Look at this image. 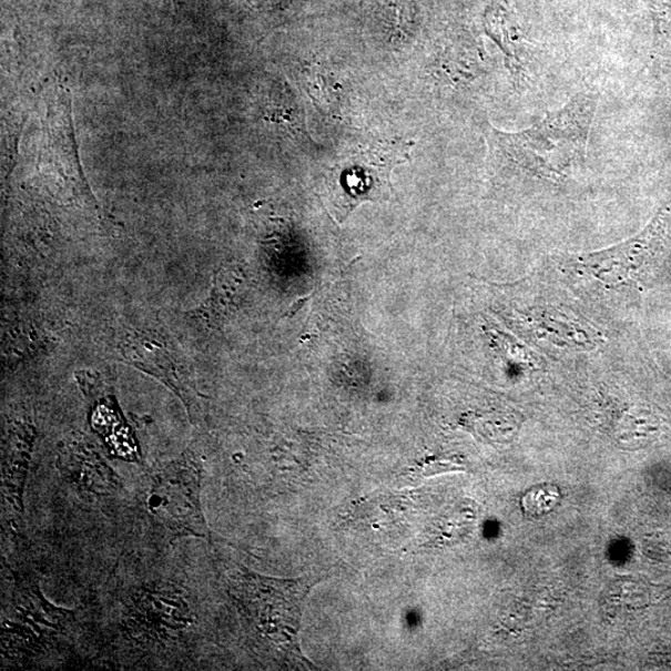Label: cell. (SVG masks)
Instances as JSON below:
<instances>
[{"instance_id":"6da1fadb","label":"cell","mask_w":671,"mask_h":671,"mask_svg":"<svg viewBox=\"0 0 671 671\" xmlns=\"http://www.w3.org/2000/svg\"><path fill=\"white\" fill-rule=\"evenodd\" d=\"M597 109L593 94L575 96L536 126L520 132L490 128V157L537 179L560 181L583 163Z\"/></svg>"},{"instance_id":"7a4b0ae2","label":"cell","mask_w":671,"mask_h":671,"mask_svg":"<svg viewBox=\"0 0 671 671\" xmlns=\"http://www.w3.org/2000/svg\"><path fill=\"white\" fill-rule=\"evenodd\" d=\"M313 584L305 578L276 580L244 571L236 577L233 588L256 634L285 655L306 663L298 648L297 633L304 602Z\"/></svg>"},{"instance_id":"3957f363","label":"cell","mask_w":671,"mask_h":671,"mask_svg":"<svg viewBox=\"0 0 671 671\" xmlns=\"http://www.w3.org/2000/svg\"><path fill=\"white\" fill-rule=\"evenodd\" d=\"M202 467L193 456L181 457L154 475L148 494L150 519L166 539H209L201 506Z\"/></svg>"},{"instance_id":"277c9868","label":"cell","mask_w":671,"mask_h":671,"mask_svg":"<svg viewBox=\"0 0 671 671\" xmlns=\"http://www.w3.org/2000/svg\"><path fill=\"white\" fill-rule=\"evenodd\" d=\"M411 143L378 141L350 153L337 164L332 180V202L339 222L365 202L389 197L392 171L409 157Z\"/></svg>"},{"instance_id":"5b68a950","label":"cell","mask_w":671,"mask_h":671,"mask_svg":"<svg viewBox=\"0 0 671 671\" xmlns=\"http://www.w3.org/2000/svg\"><path fill=\"white\" fill-rule=\"evenodd\" d=\"M119 350L126 363L157 377L163 384L172 388L185 403L189 411L192 413L195 405L192 390L183 384L177 372H175V364L167 349L157 340H154L152 336L131 333L126 338H123Z\"/></svg>"}]
</instances>
